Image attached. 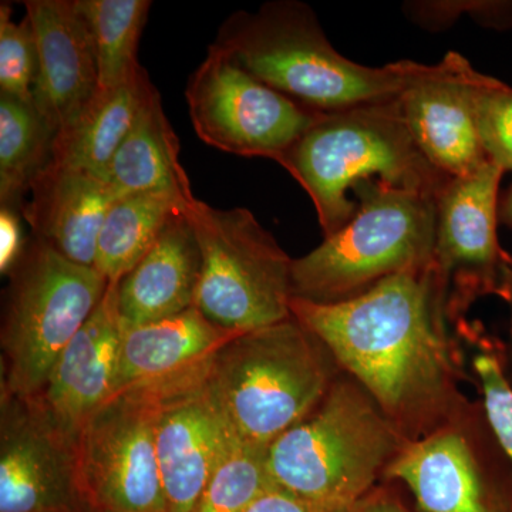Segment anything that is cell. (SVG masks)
Wrapping results in <instances>:
<instances>
[{"instance_id":"ac0fdd59","label":"cell","mask_w":512,"mask_h":512,"mask_svg":"<svg viewBox=\"0 0 512 512\" xmlns=\"http://www.w3.org/2000/svg\"><path fill=\"white\" fill-rule=\"evenodd\" d=\"M234 440L204 384L160 402L156 447L167 512L194 510Z\"/></svg>"},{"instance_id":"3957f363","label":"cell","mask_w":512,"mask_h":512,"mask_svg":"<svg viewBox=\"0 0 512 512\" xmlns=\"http://www.w3.org/2000/svg\"><path fill=\"white\" fill-rule=\"evenodd\" d=\"M278 164L308 192L325 237L355 215L349 192L366 181L436 200L451 181L421 153L399 99L323 114Z\"/></svg>"},{"instance_id":"5bb4252c","label":"cell","mask_w":512,"mask_h":512,"mask_svg":"<svg viewBox=\"0 0 512 512\" xmlns=\"http://www.w3.org/2000/svg\"><path fill=\"white\" fill-rule=\"evenodd\" d=\"M244 332L212 322L195 306L146 325H123L114 396L138 393L163 402L197 389L218 353Z\"/></svg>"},{"instance_id":"9a60e30c","label":"cell","mask_w":512,"mask_h":512,"mask_svg":"<svg viewBox=\"0 0 512 512\" xmlns=\"http://www.w3.org/2000/svg\"><path fill=\"white\" fill-rule=\"evenodd\" d=\"M477 70L456 52L427 66L399 97L410 133L437 170L448 178L474 174L488 163L474 113Z\"/></svg>"},{"instance_id":"6da1fadb","label":"cell","mask_w":512,"mask_h":512,"mask_svg":"<svg viewBox=\"0 0 512 512\" xmlns=\"http://www.w3.org/2000/svg\"><path fill=\"white\" fill-rule=\"evenodd\" d=\"M291 313L407 441L440 429L470 403L460 387L463 345L448 329V296L433 264L348 301L292 298Z\"/></svg>"},{"instance_id":"ba28073f","label":"cell","mask_w":512,"mask_h":512,"mask_svg":"<svg viewBox=\"0 0 512 512\" xmlns=\"http://www.w3.org/2000/svg\"><path fill=\"white\" fill-rule=\"evenodd\" d=\"M187 215L202 268L195 308L218 325L254 330L291 313V256L247 208L212 207L192 198Z\"/></svg>"},{"instance_id":"f1b7e54d","label":"cell","mask_w":512,"mask_h":512,"mask_svg":"<svg viewBox=\"0 0 512 512\" xmlns=\"http://www.w3.org/2000/svg\"><path fill=\"white\" fill-rule=\"evenodd\" d=\"M473 101L478 134L488 160L512 174V87L478 72Z\"/></svg>"},{"instance_id":"d4e9b609","label":"cell","mask_w":512,"mask_h":512,"mask_svg":"<svg viewBox=\"0 0 512 512\" xmlns=\"http://www.w3.org/2000/svg\"><path fill=\"white\" fill-rule=\"evenodd\" d=\"M96 53L99 87L109 90L140 69L137 50L146 26L150 0H77Z\"/></svg>"},{"instance_id":"83f0119b","label":"cell","mask_w":512,"mask_h":512,"mask_svg":"<svg viewBox=\"0 0 512 512\" xmlns=\"http://www.w3.org/2000/svg\"><path fill=\"white\" fill-rule=\"evenodd\" d=\"M10 3L0 5V94L33 103L37 52L28 16L13 22Z\"/></svg>"},{"instance_id":"8992f818","label":"cell","mask_w":512,"mask_h":512,"mask_svg":"<svg viewBox=\"0 0 512 512\" xmlns=\"http://www.w3.org/2000/svg\"><path fill=\"white\" fill-rule=\"evenodd\" d=\"M357 210L348 224L293 259L292 298L348 301L389 276L433 264L437 200L366 181L353 191Z\"/></svg>"},{"instance_id":"7a4b0ae2","label":"cell","mask_w":512,"mask_h":512,"mask_svg":"<svg viewBox=\"0 0 512 512\" xmlns=\"http://www.w3.org/2000/svg\"><path fill=\"white\" fill-rule=\"evenodd\" d=\"M212 45L266 86L322 113L399 99L427 69L410 60L369 67L346 59L298 0L232 13Z\"/></svg>"},{"instance_id":"836d02e7","label":"cell","mask_w":512,"mask_h":512,"mask_svg":"<svg viewBox=\"0 0 512 512\" xmlns=\"http://www.w3.org/2000/svg\"><path fill=\"white\" fill-rule=\"evenodd\" d=\"M500 220L512 227V184L510 190L505 194L503 202L500 204Z\"/></svg>"},{"instance_id":"9c48e42d","label":"cell","mask_w":512,"mask_h":512,"mask_svg":"<svg viewBox=\"0 0 512 512\" xmlns=\"http://www.w3.org/2000/svg\"><path fill=\"white\" fill-rule=\"evenodd\" d=\"M185 100L207 146L276 163L325 114L266 86L214 45L188 79Z\"/></svg>"},{"instance_id":"7402d4cb","label":"cell","mask_w":512,"mask_h":512,"mask_svg":"<svg viewBox=\"0 0 512 512\" xmlns=\"http://www.w3.org/2000/svg\"><path fill=\"white\" fill-rule=\"evenodd\" d=\"M151 84L141 66L119 86L97 90L82 113L56 134L49 163L104 178L111 158L133 127Z\"/></svg>"},{"instance_id":"ffe728a7","label":"cell","mask_w":512,"mask_h":512,"mask_svg":"<svg viewBox=\"0 0 512 512\" xmlns=\"http://www.w3.org/2000/svg\"><path fill=\"white\" fill-rule=\"evenodd\" d=\"M201 268L200 245L185 210L171 218L153 247L117 284L123 325H146L195 306Z\"/></svg>"},{"instance_id":"cb8c5ba5","label":"cell","mask_w":512,"mask_h":512,"mask_svg":"<svg viewBox=\"0 0 512 512\" xmlns=\"http://www.w3.org/2000/svg\"><path fill=\"white\" fill-rule=\"evenodd\" d=\"M55 134L35 104L0 94V207L22 208L52 157Z\"/></svg>"},{"instance_id":"1f68e13d","label":"cell","mask_w":512,"mask_h":512,"mask_svg":"<svg viewBox=\"0 0 512 512\" xmlns=\"http://www.w3.org/2000/svg\"><path fill=\"white\" fill-rule=\"evenodd\" d=\"M336 512H409L399 498L383 488H373L355 504Z\"/></svg>"},{"instance_id":"2e32d148","label":"cell","mask_w":512,"mask_h":512,"mask_svg":"<svg viewBox=\"0 0 512 512\" xmlns=\"http://www.w3.org/2000/svg\"><path fill=\"white\" fill-rule=\"evenodd\" d=\"M117 284L109 285L96 311L63 350L42 392L28 399L74 441L87 420L116 392L123 336Z\"/></svg>"},{"instance_id":"603a6c76","label":"cell","mask_w":512,"mask_h":512,"mask_svg":"<svg viewBox=\"0 0 512 512\" xmlns=\"http://www.w3.org/2000/svg\"><path fill=\"white\" fill-rule=\"evenodd\" d=\"M192 198L194 194L173 191L116 198L101 225L94 268L110 284L120 282L153 247L171 218L187 210Z\"/></svg>"},{"instance_id":"52a82bcc","label":"cell","mask_w":512,"mask_h":512,"mask_svg":"<svg viewBox=\"0 0 512 512\" xmlns=\"http://www.w3.org/2000/svg\"><path fill=\"white\" fill-rule=\"evenodd\" d=\"M8 278L0 328V394L33 399L110 282L93 266L70 261L33 235Z\"/></svg>"},{"instance_id":"e575fe53","label":"cell","mask_w":512,"mask_h":512,"mask_svg":"<svg viewBox=\"0 0 512 512\" xmlns=\"http://www.w3.org/2000/svg\"><path fill=\"white\" fill-rule=\"evenodd\" d=\"M92 512H116V511H92Z\"/></svg>"},{"instance_id":"e0dca14e","label":"cell","mask_w":512,"mask_h":512,"mask_svg":"<svg viewBox=\"0 0 512 512\" xmlns=\"http://www.w3.org/2000/svg\"><path fill=\"white\" fill-rule=\"evenodd\" d=\"M23 5L36 42L33 104L56 136L97 93L92 33L77 0H26Z\"/></svg>"},{"instance_id":"d6a6232c","label":"cell","mask_w":512,"mask_h":512,"mask_svg":"<svg viewBox=\"0 0 512 512\" xmlns=\"http://www.w3.org/2000/svg\"><path fill=\"white\" fill-rule=\"evenodd\" d=\"M495 295L503 299L505 305L508 306V311H510V346H508V353L505 350V355H507V360H510V365L507 363V366H510L512 372V255H508L503 266H501L500 281H498ZM510 382L512 384L511 379Z\"/></svg>"},{"instance_id":"5b68a950","label":"cell","mask_w":512,"mask_h":512,"mask_svg":"<svg viewBox=\"0 0 512 512\" xmlns=\"http://www.w3.org/2000/svg\"><path fill=\"white\" fill-rule=\"evenodd\" d=\"M339 372L322 342L291 315L231 340L204 386L235 439L268 448L318 406Z\"/></svg>"},{"instance_id":"d6986e66","label":"cell","mask_w":512,"mask_h":512,"mask_svg":"<svg viewBox=\"0 0 512 512\" xmlns=\"http://www.w3.org/2000/svg\"><path fill=\"white\" fill-rule=\"evenodd\" d=\"M114 200L100 175L49 163L30 185L20 212L33 237L94 268L101 225Z\"/></svg>"},{"instance_id":"8fae6325","label":"cell","mask_w":512,"mask_h":512,"mask_svg":"<svg viewBox=\"0 0 512 512\" xmlns=\"http://www.w3.org/2000/svg\"><path fill=\"white\" fill-rule=\"evenodd\" d=\"M507 460L483 406L468 403L440 429L407 441L384 478L406 484L420 512H503L493 470Z\"/></svg>"},{"instance_id":"f546056e","label":"cell","mask_w":512,"mask_h":512,"mask_svg":"<svg viewBox=\"0 0 512 512\" xmlns=\"http://www.w3.org/2000/svg\"><path fill=\"white\" fill-rule=\"evenodd\" d=\"M22 212L18 208L0 207V274L9 276L25 252L28 239L23 237Z\"/></svg>"},{"instance_id":"7c38bea8","label":"cell","mask_w":512,"mask_h":512,"mask_svg":"<svg viewBox=\"0 0 512 512\" xmlns=\"http://www.w3.org/2000/svg\"><path fill=\"white\" fill-rule=\"evenodd\" d=\"M504 174L488 161L476 173L451 180L437 198L433 268L456 322L478 298L497 293L501 266L510 255L497 234Z\"/></svg>"},{"instance_id":"44dd1931","label":"cell","mask_w":512,"mask_h":512,"mask_svg":"<svg viewBox=\"0 0 512 512\" xmlns=\"http://www.w3.org/2000/svg\"><path fill=\"white\" fill-rule=\"evenodd\" d=\"M104 180L114 197L147 191L192 194L180 161V143L151 84L136 121L111 158Z\"/></svg>"},{"instance_id":"484cf974","label":"cell","mask_w":512,"mask_h":512,"mask_svg":"<svg viewBox=\"0 0 512 512\" xmlns=\"http://www.w3.org/2000/svg\"><path fill=\"white\" fill-rule=\"evenodd\" d=\"M274 487L266 467V448L235 439L202 491L192 512H247Z\"/></svg>"},{"instance_id":"4316f807","label":"cell","mask_w":512,"mask_h":512,"mask_svg":"<svg viewBox=\"0 0 512 512\" xmlns=\"http://www.w3.org/2000/svg\"><path fill=\"white\" fill-rule=\"evenodd\" d=\"M457 329L460 338L473 349L471 366L480 387L481 406L495 440L512 466V384L505 348L466 319L457 323Z\"/></svg>"},{"instance_id":"4fadbf2b","label":"cell","mask_w":512,"mask_h":512,"mask_svg":"<svg viewBox=\"0 0 512 512\" xmlns=\"http://www.w3.org/2000/svg\"><path fill=\"white\" fill-rule=\"evenodd\" d=\"M0 512H89L76 441L28 399L0 394Z\"/></svg>"},{"instance_id":"4dcf8cb0","label":"cell","mask_w":512,"mask_h":512,"mask_svg":"<svg viewBox=\"0 0 512 512\" xmlns=\"http://www.w3.org/2000/svg\"><path fill=\"white\" fill-rule=\"evenodd\" d=\"M247 512H330L318 505L306 503L295 495L286 493L281 488L272 487L262 494Z\"/></svg>"},{"instance_id":"277c9868","label":"cell","mask_w":512,"mask_h":512,"mask_svg":"<svg viewBox=\"0 0 512 512\" xmlns=\"http://www.w3.org/2000/svg\"><path fill=\"white\" fill-rule=\"evenodd\" d=\"M407 440L352 377L339 372L318 406L266 448L274 487L336 512L369 494Z\"/></svg>"},{"instance_id":"30bf717a","label":"cell","mask_w":512,"mask_h":512,"mask_svg":"<svg viewBox=\"0 0 512 512\" xmlns=\"http://www.w3.org/2000/svg\"><path fill=\"white\" fill-rule=\"evenodd\" d=\"M160 402L111 397L76 439L77 480L87 511L167 512L156 447Z\"/></svg>"}]
</instances>
